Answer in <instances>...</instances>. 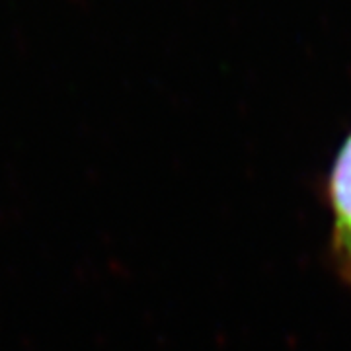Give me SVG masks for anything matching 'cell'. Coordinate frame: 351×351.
Masks as SVG:
<instances>
[{
	"label": "cell",
	"instance_id": "2",
	"mask_svg": "<svg viewBox=\"0 0 351 351\" xmlns=\"http://www.w3.org/2000/svg\"><path fill=\"white\" fill-rule=\"evenodd\" d=\"M339 265V271H341V276H343V279L348 281L351 285V250L350 254L341 260V262H338Z\"/></svg>",
	"mask_w": 351,
	"mask_h": 351
},
{
	"label": "cell",
	"instance_id": "1",
	"mask_svg": "<svg viewBox=\"0 0 351 351\" xmlns=\"http://www.w3.org/2000/svg\"><path fill=\"white\" fill-rule=\"evenodd\" d=\"M326 197L332 213V252L341 262L351 250V133L330 168Z\"/></svg>",
	"mask_w": 351,
	"mask_h": 351
}]
</instances>
